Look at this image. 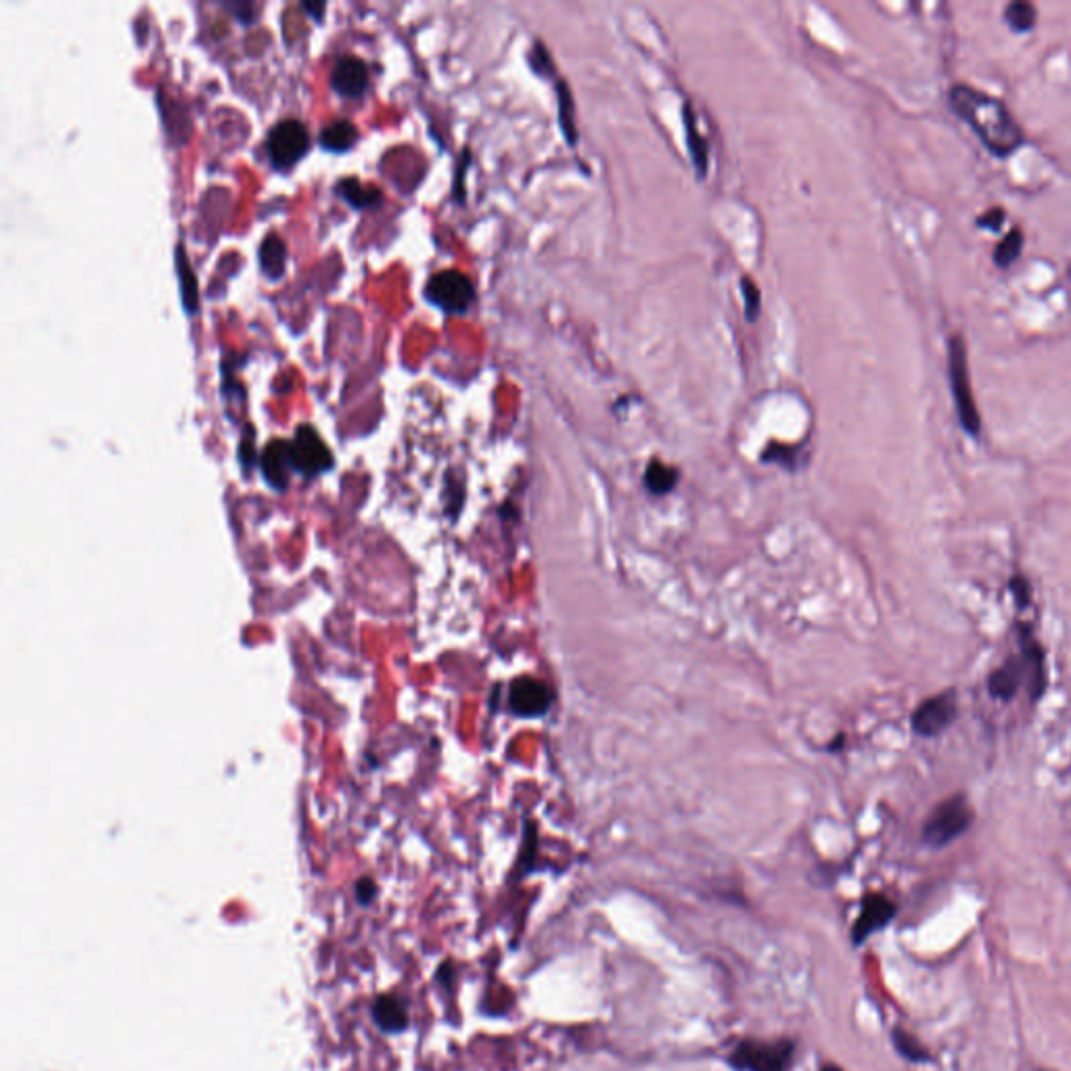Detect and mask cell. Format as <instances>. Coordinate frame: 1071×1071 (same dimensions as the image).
Returning a JSON list of instances; mask_svg holds the SVG:
<instances>
[{"label":"cell","mask_w":1071,"mask_h":1071,"mask_svg":"<svg viewBox=\"0 0 1071 1071\" xmlns=\"http://www.w3.org/2000/svg\"><path fill=\"white\" fill-rule=\"evenodd\" d=\"M820 1071H843V1069L837 1067V1065H833V1063H829V1065H823V1069H820Z\"/></svg>","instance_id":"34"},{"label":"cell","mask_w":1071,"mask_h":1071,"mask_svg":"<svg viewBox=\"0 0 1071 1071\" xmlns=\"http://www.w3.org/2000/svg\"><path fill=\"white\" fill-rule=\"evenodd\" d=\"M1005 220H1007V210L1002 208V205H992V208H988L986 212H982L977 216V226H979V229L990 231V233H1000Z\"/></svg>","instance_id":"27"},{"label":"cell","mask_w":1071,"mask_h":1071,"mask_svg":"<svg viewBox=\"0 0 1071 1071\" xmlns=\"http://www.w3.org/2000/svg\"><path fill=\"white\" fill-rule=\"evenodd\" d=\"M375 1019L379 1021V1025L385 1030H390V1032L402 1030L406 1025V1021H408L404 1002L394 998V996L379 998L377 1005H375Z\"/></svg>","instance_id":"21"},{"label":"cell","mask_w":1071,"mask_h":1071,"mask_svg":"<svg viewBox=\"0 0 1071 1071\" xmlns=\"http://www.w3.org/2000/svg\"><path fill=\"white\" fill-rule=\"evenodd\" d=\"M555 695L544 680L519 676L511 682L509 708L519 718H540L551 710Z\"/></svg>","instance_id":"9"},{"label":"cell","mask_w":1071,"mask_h":1071,"mask_svg":"<svg viewBox=\"0 0 1071 1071\" xmlns=\"http://www.w3.org/2000/svg\"><path fill=\"white\" fill-rule=\"evenodd\" d=\"M289 457L293 471L302 473L304 477H316L333 467V457L327 444L310 425H300L295 429V436L289 442Z\"/></svg>","instance_id":"7"},{"label":"cell","mask_w":1071,"mask_h":1071,"mask_svg":"<svg viewBox=\"0 0 1071 1071\" xmlns=\"http://www.w3.org/2000/svg\"><path fill=\"white\" fill-rule=\"evenodd\" d=\"M1011 592H1013V599H1015L1017 607L1025 609L1030 605V601H1032V586L1023 576H1015L1011 580Z\"/></svg>","instance_id":"29"},{"label":"cell","mask_w":1071,"mask_h":1071,"mask_svg":"<svg viewBox=\"0 0 1071 1071\" xmlns=\"http://www.w3.org/2000/svg\"><path fill=\"white\" fill-rule=\"evenodd\" d=\"M358 139V130L350 120H333L321 132V145L327 151L344 153Z\"/></svg>","instance_id":"19"},{"label":"cell","mask_w":1071,"mask_h":1071,"mask_svg":"<svg viewBox=\"0 0 1071 1071\" xmlns=\"http://www.w3.org/2000/svg\"><path fill=\"white\" fill-rule=\"evenodd\" d=\"M971 825L973 808L963 793H956L933 808L923 825V841L929 848H946L948 843L965 835Z\"/></svg>","instance_id":"4"},{"label":"cell","mask_w":1071,"mask_h":1071,"mask_svg":"<svg viewBox=\"0 0 1071 1071\" xmlns=\"http://www.w3.org/2000/svg\"><path fill=\"white\" fill-rule=\"evenodd\" d=\"M557 99H559V126L563 130L565 141L569 145H576L578 130H576V120H574V101H572V93H569L565 80H557Z\"/></svg>","instance_id":"24"},{"label":"cell","mask_w":1071,"mask_h":1071,"mask_svg":"<svg viewBox=\"0 0 1071 1071\" xmlns=\"http://www.w3.org/2000/svg\"><path fill=\"white\" fill-rule=\"evenodd\" d=\"M1040 1071H1048V1069H1040Z\"/></svg>","instance_id":"35"},{"label":"cell","mask_w":1071,"mask_h":1071,"mask_svg":"<svg viewBox=\"0 0 1071 1071\" xmlns=\"http://www.w3.org/2000/svg\"><path fill=\"white\" fill-rule=\"evenodd\" d=\"M176 275L180 283L182 306H185V310L193 316L199 310V287H197V277L187 256V249L182 245H176Z\"/></svg>","instance_id":"16"},{"label":"cell","mask_w":1071,"mask_h":1071,"mask_svg":"<svg viewBox=\"0 0 1071 1071\" xmlns=\"http://www.w3.org/2000/svg\"><path fill=\"white\" fill-rule=\"evenodd\" d=\"M1002 21H1005L1013 32L1025 34L1036 28L1038 11L1032 3H1025V0H1013V3H1009L1005 11H1002Z\"/></svg>","instance_id":"20"},{"label":"cell","mask_w":1071,"mask_h":1071,"mask_svg":"<svg viewBox=\"0 0 1071 1071\" xmlns=\"http://www.w3.org/2000/svg\"><path fill=\"white\" fill-rule=\"evenodd\" d=\"M375 892H377V887H375V883H373L371 879H362V881L358 883V887H356L358 900L364 902V904L371 902V900L375 898Z\"/></svg>","instance_id":"30"},{"label":"cell","mask_w":1071,"mask_h":1071,"mask_svg":"<svg viewBox=\"0 0 1071 1071\" xmlns=\"http://www.w3.org/2000/svg\"><path fill=\"white\" fill-rule=\"evenodd\" d=\"M896 913H898L896 904L887 896L883 894L864 896L862 906H860V915L852 927V942L856 946L864 944L873 936V933L890 925Z\"/></svg>","instance_id":"10"},{"label":"cell","mask_w":1071,"mask_h":1071,"mask_svg":"<svg viewBox=\"0 0 1071 1071\" xmlns=\"http://www.w3.org/2000/svg\"><path fill=\"white\" fill-rule=\"evenodd\" d=\"M260 469H262L264 480L272 488L287 490L291 473H293V465L289 457V442H283V440L270 442L260 457Z\"/></svg>","instance_id":"12"},{"label":"cell","mask_w":1071,"mask_h":1071,"mask_svg":"<svg viewBox=\"0 0 1071 1071\" xmlns=\"http://www.w3.org/2000/svg\"><path fill=\"white\" fill-rule=\"evenodd\" d=\"M231 9H233L235 17H239L243 24H249V21L256 19L254 17L256 15V7H252V5H231Z\"/></svg>","instance_id":"32"},{"label":"cell","mask_w":1071,"mask_h":1071,"mask_svg":"<svg viewBox=\"0 0 1071 1071\" xmlns=\"http://www.w3.org/2000/svg\"><path fill=\"white\" fill-rule=\"evenodd\" d=\"M254 452H256V450H254V440L245 438V440L241 442V446H239V459H241V463H243V465H254V463H256V454H254Z\"/></svg>","instance_id":"31"},{"label":"cell","mask_w":1071,"mask_h":1071,"mask_svg":"<svg viewBox=\"0 0 1071 1071\" xmlns=\"http://www.w3.org/2000/svg\"><path fill=\"white\" fill-rule=\"evenodd\" d=\"M310 147L308 128L300 120H281L268 132L266 153L275 168H291L298 164Z\"/></svg>","instance_id":"6"},{"label":"cell","mask_w":1071,"mask_h":1071,"mask_svg":"<svg viewBox=\"0 0 1071 1071\" xmlns=\"http://www.w3.org/2000/svg\"><path fill=\"white\" fill-rule=\"evenodd\" d=\"M795 1059V1042L781 1040H739L726 1055L735 1071H789Z\"/></svg>","instance_id":"3"},{"label":"cell","mask_w":1071,"mask_h":1071,"mask_svg":"<svg viewBox=\"0 0 1071 1071\" xmlns=\"http://www.w3.org/2000/svg\"><path fill=\"white\" fill-rule=\"evenodd\" d=\"M530 65H532V70L536 74H540V76H549L553 72V59H551V53H549V49L544 47V44H540V42L534 44V49L530 53Z\"/></svg>","instance_id":"28"},{"label":"cell","mask_w":1071,"mask_h":1071,"mask_svg":"<svg viewBox=\"0 0 1071 1071\" xmlns=\"http://www.w3.org/2000/svg\"><path fill=\"white\" fill-rule=\"evenodd\" d=\"M892 1038H894L896 1051H898L904 1059L913 1061V1063H927V1061L931 1059L927 1048H925L915 1036H910L908 1032H904V1030H894Z\"/></svg>","instance_id":"25"},{"label":"cell","mask_w":1071,"mask_h":1071,"mask_svg":"<svg viewBox=\"0 0 1071 1071\" xmlns=\"http://www.w3.org/2000/svg\"><path fill=\"white\" fill-rule=\"evenodd\" d=\"M1023 674H1025V664L1023 659H1009L1007 664H1002L998 670H994L988 678V691L994 699H1002V701H1011L1019 687L1023 682Z\"/></svg>","instance_id":"13"},{"label":"cell","mask_w":1071,"mask_h":1071,"mask_svg":"<svg viewBox=\"0 0 1071 1071\" xmlns=\"http://www.w3.org/2000/svg\"><path fill=\"white\" fill-rule=\"evenodd\" d=\"M1023 243H1025V235H1023V229H1019V226H1013V229L1002 237L998 241V245L994 247V254H992V260L998 268H1009L1011 264H1015L1023 252Z\"/></svg>","instance_id":"23"},{"label":"cell","mask_w":1071,"mask_h":1071,"mask_svg":"<svg viewBox=\"0 0 1071 1071\" xmlns=\"http://www.w3.org/2000/svg\"><path fill=\"white\" fill-rule=\"evenodd\" d=\"M425 298L448 314H463L475 302V287L461 270L446 268L427 281Z\"/></svg>","instance_id":"5"},{"label":"cell","mask_w":1071,"mask_h":1071,"mask_svg":"<svg viewBox=\"0 0 1071 1071\" xmlns=\"http://www.w3.org/2000/svg\"><path fill=\"white\" fill-rule=\"evenodd\" d=\"M1019 638H1021V645H1023V651H1021V659L1025 664V670H1030V693H1032V699H1038L1042 695V689H1044V657H1042V647L1040 643L1036 641V636L1030 632V630H1023L1019 632Z\"/></svg>","instance_id":"14"},{"label":"cell","mask_w":1071,"mask_h":1071,"mask_svg":"<svg viewBox=\"0 0 1071 1071\" xmlns=\"http://www.w3.org/2000/svg\"><path fill=\"white\" fill-rule=\"evenodd\" d=\"M948 105L994 157H1009L1025 145V132L1013 111L984 90L956 82L948 90Z\"/></svg>","instance_id":"1"},{"label":"cell","mask_w":1071,"mask_h":1071,"mask_svg":"<svg viewBox=\"0 0 1071 1071\" xmlns=\"http://www.w3.org/2000/svg\"><path fill=\"white\" fill-rule=\"evenodd\" d=\"M682 124H685L687 147H689V153H691V159H693V166H695L699 176H705V172H708V145H705L703 136H701V132L697 128V120L693 116L689 103L682 105Z\"/></svg>","instance_id":"18"},{"label":"cell","mask_w":1071,"mask_h":1071,"mask_svg":"<svg viewBox=\"0 0 1071 1071\" xmlns=\"http://www.w3.org/2000/svg\"><path fill=\"white\" fill-rule=\"evenodd\" d=\"M678 471L662 461H651L645 471V488L653 496H664L676 488Z\"/></svg>","instance_id":"22"},{"label":"cell","mask_w":1071,"mask_h":1071,"mask_svg":"<svg viewBox=\"0 0 1071 1071\" xmlns=\"http://www.w3.org/2000/svg\"><path fill=\"white\" fill-rule=\"evenodd\" d=\"M260 266L270 281H279L285 275L287 247L279 235H266L260 245Z\"/></svg>","instance_id":"17"},{"label":"cell","mask_w":1071,"mask_h":1071,"mask_svg":"<svg viewBox=\"0 0 1071 1071\" xmlns=\"http://www.w3.org/2000/svg\"><path fill=\"white\" fill-rule=\"evenodd\" d=\"M337 195L344 199L354 210H373L379 208L383 201L381 189L373 185H362L358 178H341L335 187Z\"/></svg>","instance_id":"15"},{"label":"cell","mask_w":1071,"mask_h":1071,"mask_svg":"<svg viewBox=\"0 0 1071 1071\" xmlns=\"http://www.w3.org/2000/svg\"><path fill=\"white\" fill-rule=\"evenodd\" d=\"M948 379L950 392L954 400L956 419H959L965 434L977 438L982 434V415L973 396L971 375H969V354L967 341L961 333H952L948 337Z\"/></svg>","instance_id":"2"},{"label":"cell","mask_w":1071,"mask_h":1071,"mask_svg":"<svg viewBox=\"0 0 1071 1071\" xmlns=\"http://www.w3.org/2000/svg\"><path fill=\"white\" fill-rule=\"evenodd\" d=\"M956 712H959V697L950 689L925 699L910 718V724L921 737H938L954 722Z\"/></svg>","instance_id":"8"},{"label":"cell","mask_w":1071,"mask_h":1071,"mask_svg":"<svg viewBox=\"0 0 1071 1071\" xmlns=\"http://www.w3.org/2000/svg\"><path fill=\"white\" fill-rule=\"evenodd\" d=\"M304 9H306L308 13H312L314 19H323L327 5H325V3H304Z\"/></svg>","instance_id":"33"},{"label":"cell","mask_w":1071,"mask_h":1071,"mask_svg":"<svg viewBox=\"0 0 1071 1071\" xmlns=\"http://www.w3.org/2000/svg\"><path fill=\"white\" fill-rule=\"evenodd\" d=\"M741 289H743V295H745V316H747V321L754 323L758 318V314H760V308H762V304H760V300H762L760 289L756 287V283L751 281L749 277L741 279Z\"/></svg>","instance_id":"26"},{"label":"cell","mask_w":1071,"mask_h":1071,"mask_svg":"<svg viewBox=\"0 0 1071 1071\" xmlns=\"http://www.w3.org/2000/svg\"><path fill=\"white\" fill-rule=\"evenodd\" d=\"M367 84H369V72L362 59L348 55V57H341L335 63L333 74H331V86L337 95L356 99L364 95Z\"/></svg>","instance_id":"11"}]
</instances>
